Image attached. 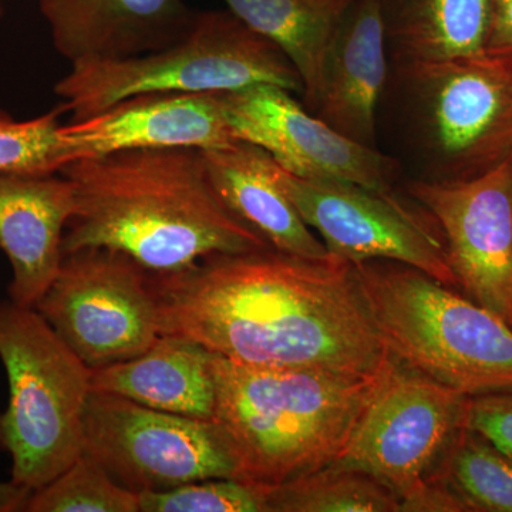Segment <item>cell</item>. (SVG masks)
<instances>
[{
	"mask_svg": "<svg viewBox=\"0 0 512 512\" xmlns=\"http://www.w3.org/2000/svg\"><path fill=\"white\" fill-rule=\"evenodd\" d=\"M150 285L161 335L184 336L241 365L369 376L390 359L355 268L332 255L220 254L150 274Z\"/></svg>",
	"mask_w": 512,
	"mask_h": 512,
	"instance_id": "obj_1",
	"label": "cell"
},
{
	"mask_svg": "<svg viewBox=\"0 0 512 512\" xmlns=\"http://www.w3.org/2000/svg\"><path fill=\"white\" fill-rule=\"evenodd\" d=\"M59 174L76 194L63 256L110 249L148 274L165 275L210 256L269 248L222 202L200 148H133L77 158Z\"/></svg>",
	"mask_w": 512,
	"mask_h": 512,
	"instance_id": "obj_2",
	"label": "cell"
},
{
	"mask_svg": "<svg viewBox=\"0 0 512 512\" xmlns=\"http://www.w3.org/2000/svg\"><path fill=\"white\" fill-rule=\"evenodd\" d=\"M382 372L269 369L214 353L212 420L231 447L238 480L272 488L335 463Z\"/></svg>",
	"mask_w": 512,
	"mask_h": 512,
	"instance_id": "obj_3",
	"label": "cell"
},
{
	"mask_svg": "<svg viewBox=\"0 0 512 512\" xmlns=\"http://www.w3.org/2000/svg\"><path fill=\"white\" fill-rule=\"evenodd\" d=\"M390 357L456 389L478 394L512 386V325L413 266L353 265Z\"/></svg>",
	"mask_w": 512,
	"mask_h": 512,
	"instance_id": "obj_4",
	"label": "cell"
},
{
	"mask_svg": "<svg viewBox=\"0 0 512 512\" xmlns=\"http://www.w3.org/2000/svg\"><path fill=\"white\" fill-rule=\"evenodd\" d=\"M255 84L303 93L284 52L227 9L195 12L187 32L156 52L74 63L55 93L80 121L138 94L224 93Z\"/></svg>",
	"mask_w": 512,
	"mask_h": 512,
	"instance_id": "obj_5",
	"label": "cell"
},
{
	"mask_svg": "<svg viewBox=\"0 0 512 512\" xmlns=\"http://www.w3.org/2000/svg\"><path fill=\"white\" fill-rule=\"evenodd\" d=\"M0 360L9 402L0 413V450L10 480L45 487L83 454L90 369L35 308L0 302Z\"/></svg>",
	"mask_w": 512,
	"mask_h": 512,
	"instance_id": "obj_6",
	"label": "cell"
},
{
	"mask_svg": "<svg viewBox=\"0 0 512 512\" xmlns=\"http://www.w3.org/2000/svg\"><path fill=\"white\" fill-rule=\"evenodd\" d=\"M416 104L433 177H473L512 150V59L461 57L397 66Z\"/></svg>",
	"mask_w": 512,
	"mask_h": 512,
	"instance_id": "obj_7",
	"label": "cell"
},
{
	"mask_svg": "<svg viewBox=\"0 0 512 512\" xmlns=\"http://www.w3.org/2000/svg\"><path fill=\"white\" fill-rule=\"evenodd\" d=\"M468 394L390 357L372 399L332 466L360 471L386 485L402 504L419 493L458 431Z\"/></svg>",
	"mask_w": 512,
	"mask_h": 512,
	"instance_id": "obj_8",
	"label": "cell"
},
{
	"mask_svg": "<svg viewBox=\"0 0 512 512\" xmlns=\"http://www.w3.org/2000/svg\"><path fill=\"white\" fill-rule=\"evenodd\" d=\"M35 309L89 369L143 355L161 336L150 274L110 249L64 255Z\"/></svg>",
	"mask_w": 512,
	"mask_h": 512,
	"instance_id": "obj_9",
	"label": "cell"
},
{
	"mask_svg": "<svg viewBox=\"0 0 512 512\" xmlns=\"http://www.w3.org/2000/svg\"><path fill=\"white\" fill-rule=\"evenodd\" d=\"M83 439V453L137 494L212 478L238 480L231 447L214 420L160 412L116 394L90 392Z\"/></svg>",
	"mask_w": 512,
	"mask_h": 512,
	"instance_id": "obj_10",
	"label": "cell"
},
{
	"mask_svg": "<svg viewBox=\"0 0 512 512\" xmlns=\"http://www.w3.org/2000/svg\"><path fill=\"white\" fill-rule=\"evenodd\" d=\"M271 173L330 255L349 264L393 261L458 288L443 241L390 191L336 180H309L271 157Z\"/></svg>",
	"mask_w": 512,
	"mask_h": 512,
	"instance_id": "obj_11",
	"label": "cell"
},
{
	"mask_svg": "<svg viewBox=\"0 0 512 512\" xmlns=\"http://www.w3.org/2000/svg\"><path fill=\"white\" fill-rule=\"evenodd\" d=\"M407 191L443 232L458 288L512 325V150L473 177L421 178Z\"/></svg>",
	"mask_w": 512,
	"mask_h": 512,
	"instance_id": "obj_12",
	"label": "cell"
},
{
	"mask_svg": "<svg viewBox=\"0 0 512 512\" xmlns=\"http://www.w3.org/2000/svg\"><path fill=\"white\" fill-rule=\"evenodd\" d=\"M220 97L237 140L262 148L288 173L390 191L392 158L339 133L284 87L255 84Z\"/></svg>",
	"mask_w": 512,
	"mask_h": 512,
	"instance_id": "obj_13",
	"label": "cell"
},
{
	"mask_svg": "<svg viewBox=\"0 0 512 512\" xmlns=\"http://www.w3.org/2000/svg\"><path fill=\"white\" fill-rule=\"evenodd\" d=\"M62 133L74 160L133 148L220 150L238 143L220 93H144L96 116L70 121Z\"/></svg>",
	"mask_w": 512,
	"mask_h": 512,
	"instance_id": "obj_14",
	"label": "cell"
},
{
	"mask_svg": "<svg viewBox=\"0 0 512 512\" xmlns=\"http://www.w3.org/2000/svg\"><path fill=\"white\" fill-rule=\"evenodd\" d=\"M56 52L70 64L156 52L187 32L183 0H39Z\"/></svg>",
	"mask_w": 512,
	"mask_h": 512,
	"instance_id": "obj_15",
	"label": "cell"
},
{
	"mask_svg": "<svg viewBox=\"0 0 512 512\" xmlns=\"http://www.w3.org/2000/svg\"><path fill=\"white\" fill-rule=\"evenodd\" d=\"M76 194L62 174L0 173V248L13 278L10 301L35 308L63 262V237Z\"/></svg>",
	"mask_w": 512,
	"mask_h": 512,
	"instance_id": "obj_16",
	"label": "cell"
},
{
	"mask_svg": "<svg viewBox=\"0 0 512 512\" xmlns=\"http://www.w3.org/2000/svg\"><path fill=\"white\" fill-rule=\"evenodd\" d=\"M382 0H353L323 63L313 114L365 146L376 147L377 107L389 76Z\"/></svg>",
	"mask_w": 512,
	"mask_h": 512,
	"instance_id": "obj_17",
	"label": "cell"
},
{
	"mask_svg": "<svg viewBox=\"0 0 512 512\" xmlns=\"http://www.w3.org/2000/svg\"><path fill=\"white\" fill-rule=\"evenodd\" d=\"M214 353L178 335H161L143 355L90 369V390L116 394L192 419L212 420L215 410Z\"/></svg>",
	"mask_w": 512,
	"mask_h": 512,
	"instance_id": "obj_18",
	"label": "cell"
},
{
	"mask_svg": "<svg viewBox=\"0 0 512 512\" xmlns=\"http://www.w3.org/2000/svg\"><path fill=\"white\" fill-rule=\"evenodd\" d=\"M204 151L208 174L228 210L259 235L269 248L306 259L330 254L303 221L271 173V156L254 144Z\"/></svg>",
	"mask_w": 512,
	"mask_h": 512,
	"instance_id": "obj_19",
	"label": "cell"
},
{
	"mask_svg": "<svg viewBox=\"0 0 512 512\" xmlns=\"http://www.w3.org/2000/svg\"><path fill=\"white\" fill-rule=\"evenodd\" d=\"M397 66L485 55L488 0H382Z\"/></svg>",
	"mask_w": 512,
	"mask_h": 512,
	"instance_id": "obj_20",
	"label": "cell"
},
{
	"mask_svg": "<svg viewBox=\"0 0 512 512\" xmlns=\"http://www.w3.org/2000/svg\"><path fill=\"white\" fill-rule=\"evenodd\" d=\"M229 12L284 52L315 110L330 42L353 0H222Z\"/></svg>",
	"mask_w": 512,
	"mask_h": 512,
	"instance_id": "obj_21",
	"label": "cell"
},
{
	"mask_svg": "<svg viewBox=\"0 0 512 512\" xmlns=\"http://www.w3.org/2000/svg\"><path fill=\"white\" fill-rule=\"evenodd\" d=\"M268 512H397L399 498L360 471L330 466L266 488Z\"/></svg>",
	"mask_w": 512,
	"mask_h": 512,
	"instance_id": "obj_22",
	"label": "cell"
},
{
	"mask_svg": "<svg viewBox=\"0 0 512 512\" xmlns=\"http://www.w3.org/2000/svg\"><path fill=\"white\" fill-rule=\"evenodd\" d=\"M440 478L468 511L512 512V460L463 427L430 477Z\"/></svg>",
	"mask_w": 512,
	"mask_h": 512,
	"instance_id": "obj_23",
	"label": "cell"
},
{
	"mask_svg": "<svg viewBox=\"0 0 512 512\" xmlns=\"http://www.w3.org/2000/svg\"><path fill=\"white\" fill-rule=\"evenodd\" d=\"M29 512H140L138 494L83 453L60 476L33 491Z\"/></svg>",
	"mask_w": 512,
	"mask_h": 512,
	"instance_id": "obj_24",
	"label": "cell"
},
{
	"mask_svg": "<svg viewBox=\"0 0 512 512\" xmlns=\"http://www.w3.org/2000/svg\"><path fill=\"white\" fill-rule=\"evenodd\" d=\"M62 107L36 119L16 120L0 109V173L59 174L74 160L62 133Z\"/></svg>",
	"mask_w": 512,
	"mask_h": 512,
	"instance_id": "obj_25",
	"label": "cell"
},
{
	"mask_svg": "<svg viewBox=\"0 0 512 512\" xmlns=\"http://www.w3.org/2000/svg\"><path fill=\"white\" fill-rule=\"evenodd\" d=\"M141 512H268L266 488L234 478H212L138 494Z\"/></svg>",
	"mask_w": 512,
	"mask_h": 512,
	"instance_id": "obj_26",
	"label": "cell"
},
{
	"mask_svg": "<svg viewBox=\"0 0 512 512\" xmlns=\"http://www.w3.org/2000/svg\"><path fill=\"white\" fill-rule=\"evenodd\" d=\"M466 427L512 460V386L468 396Z\"/></svg>",
	"mask_w": 512,
	"mask_h": 512,
	"instance_id": "obj_27",
	"label": "cell"
},
{
	"mask_svg": "<svg viewBox=\"0 0 512 512\" xmlns=\"http://www.w3.org/2000/svg\"><path fill=\"white\" fill-rule=\"evenodd\" d=\"M485 55L512 59V0H488Z\"/></svg>",
	"mask_w": 512,
	"mask_h": 512,
	"instance_id": "obj_28",
	"label": "cell"
},
{
	"mask_svg": "<svg viewBox=\"0 0 512 512\" xmlns=\"http://www.w3.org/2000/svg\"><path fill=\"white\" fill-rule=\"evenodd\" d=\"M33 491L15 481H0V512L25 511Z\"/></svg>",
	"mask_w": 512,
	"mask_h": 512,
	"instance_id": "obj_29",
	"label": "cell"
},
{
	"mask_svg": "<svg viewBox=\"0 0 512 512\" xmlns=\"http://www.w3.org/2000/svg\"><path fill=\"white\" fill-rule=\"evenodd\" d=\"M2 16H3V5H2V0H0V19H2Z\"/></svg>",
	"mask_w": 512,
	"mask_h": 512,
	"instance_id": "obj_30",
	"label": "cell"
}]
</instances>
